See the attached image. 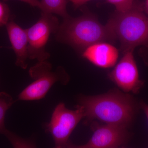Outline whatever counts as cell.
<instances>
[{
    "label": "cell",
    "mask_w": 148,
    "mask_h": 148,
    "mask_svg": "<svg viewBox=\"0 0 148 148\" xmlns=\"http://www.w3.org/2000/svg\"><path fill=\"white\" fill-rule=\"evenodd\" d=\"M79 105L83 108L87 120L97 119L106 124L127 127L131 123L135 105L130 95L121 92H109L96 96H81Z\"/></svg>",
    "instance_id": "obj_1"
},
{
    "label": "cell",
    "mask_w": 148,
    "mask_h": 148,
    "mask_svg": "<svg viewBox=\"0 0 148 148\" xmlns=\"http://www.w3.org/2000/svg\"><path fill=\"white\" fill-rule=\"evenodd\" d=\"M58 41L83 51L89 46L100 42H113L116 40L108 26L103 25L92 15L85 14L64 19L55 34Z\"/></svg>",
    "instance_id": "obj_2"
},
{
    "label": "cell",
    "mask_w": 148,
    "mask_h": 148,
    "mask_svg": "<svg viewBox=\"0 0 148 148\" xmlns=\"http://www.w3.org/2000/svg\"><path fill=\"white\" fill-rule=\"evenodd\" d=\"M106 24L120 42L123 53L138 46H148V17L135 2L127 11H116Z\"/></svg>",
    "instance_id": "obj_3"
},
{
    "label": "cell",
    "mask_w": 148,
    "mask_h": 148,
    "mask_svg": "<svg viewBox=\"0 0 148 148\" xmlns=\"http://www.w3.org/2000/svg\"><path fill=\"white\" fill-rule=\"evenodd\" d=\"M52 64L47 60L38 61L29 70V75L34 81L22 90L18 96L19 101H37L42 99L56 83L66 84L69 76L64 69L58 67L52 71Z\"/></svg>",
    "instance_id": "obj_4"
},
{
    "label": "cell",
    "mask_w": 148,
    "mask_h": 148,
    "mask_svg": "<svg viewBox=\"0 0 148 148\" xmlns=\"http://www.w3.org/2000/svg\"><path fill=\"white\" fill-rule=\"evenodd\" d=\"M84 111L78 105L74 110H69L60 103L54 109L50 121L45 125L46 132L51 135L55 147L70 148L69 138L80 121L84 118Z\"/></svg>",
    "instance_id": "obj_5"
},
{
    "label": "cell",
    "mask_w": 148,
    "mask_h": 148,
    "mask_svg": "<svg viewBox=\"0 0 148 148\" xmlns=\"http://www.w3.org/2000/svg\"><path fill=\"white\" fill-rule=\"evenodd\" d=\"M59 26L58 18L53 14L41 12L38 21L27 29L28 58L41 61L47 60L50 57L46 46L50 35L55 34Z\"/></svg>",
    "instance_id": "obj_6"
},
{
    "label": "cell",
    "mask_w": 148,
    "mask_h": 148,
    "mask_svg": "<svg viewBox=\"0 0 148 148\" xmlns=\"http://www.w3.org/2000/svg\"><path fill=\"white\" fill-rule=\"evenodd\" d=\"M133 51L123 53V56L109 76L125 92L137 93L143 86L139 78V71L134 58Z\"/></svg>",
    "instance_id": "obj_7"
},
{
    "label": "cell",
    "mask_w": 148,
    "mask_h": 148,
    "mask_svg": "<svg viewBox=\"0 0 148 148\" xmlns=\"http://www.w3.org/2000/svg\"><path fill=\"white\" fill-rule=\"evenodd\" d=\"M93 133L86 144L79 145H71L70 148H114L124 145L128 135L126 127L115 125L92 124Z\"/></svg>",
    "instance_id": "obj_8"
},
{
    "label": "cell",
    "mask_w": 148,
    "mask_h": 148,
    "mask_svg": "<svg viewBox=\"0 0 148 148\" xmlns=\"http://www.w3.org/2000/svg\"><path fill=\"white\" fill-rule=\"evenodd\" d=\"M82 56L95 66L107 69L116 64L119 51L109 42H100L86 47L82 52Z\"/></svg>",
    "instance_id": "obj_9"
},
{
    "label": "cell",
    "mask_w": 148,
    "mask_h": 148,
    "mask_svg": "<svg viewBox=\"0 0 148 148\" xmlns=\"http://www.w3.org/2000/svg\"><path fill=\"white\" fill-rule=\"evenodd\" d=\"M9 38L16 56L15 64L23 69L28 67V38L27 29L21 28L13 20L6 25Z\"/></svg>",
    "instance_id": "obj_10"
},
{
    "label": "cell",
    "mask_w": 148,
    "mask_h": 148,
    "mask_svg": "<svg viewBox=\"0 0 148 148\" xmlns=\"http://www.w3.org/2000/svg\"><path fill=\"white\" fill-rule=\"evenodd\" d=\"M40 9L42 12L55 14L64 19L70 16L66 10L68 0H41Z\"/></svg>",
    "instance_id": "obj_11"
},
{
    "label": "cell",
    "mask_w": 148,
    "mask_h": 148,
    "mask_svg": "<svg viewBox=\"0 0 148 148\" xmlns=\"http://www.w3.org/2000/svg\"><path fill=\"white\" fill-rule=\"evenodd\" d=\"M14 103L13 98L5 92H0V133L4 135L7 139H10L14 133L6 128L5 118L7 111Z\"/></svg>",
    "instance_id": "obj_12"
},
{
    "label": "cell",
    "mask_w": 148,
    "mask_h": 148,
    "mask_svg": "<svg viewBox=\"0 0 148 148\" xmlns=\"http://www.w3.org/2000/svg\"><path fill=\"white\" fill-rule=\"evenodd\" d=\"M13 17L8 6L0 1V27L6 26L9 21L13 20Z\"/></svg>",
    "instance_id": "obj_13"
},
{
    "label": "cell",
    "mask_w": 148,
    "mask_h": 148,
    "mask_svg": "<svg viewBox=\"0 0 148 148\" xmlns=\"http://www.w3.org/2000/svg\"><path fill=\"white\" fill-rule=\"evenodd\" d=\"M107 2L114 6L116 11L125 12L129 10L134 5V0H106Z\"/></svg>",
    "instance_id": "obj_14"
},
{
    "label": "cell",
    "mask_w": 148,
    "mask_h": 148,
    "mask_svg": "<svg viewBox=\"0 0 148 148\" xmlns=\"http://www.w3.org/2000/svg\"><path fill=\"white\" fill-rule=\"evenodd\" d=\"M10 0H3V2L8 1ZM29 4L33 7H38L40 8V2L38 0H18Z\"/></svg>",
    "instance_id": "obj_15"
},
{
    "label": "cell",
    "mask_w": 148,
    "mask_h": 148,
    "mask_svg": "<svg viewBox=\"0 0 148 148\" xmlns=\"http://www.w3.org/2000/svg\"><path fill=\"white\" fill-rule=\"evenodd\" d=\"M91 0H70L76 8L81 6L87 2Z\"/></svg>",
    "instance_id": "obj_16"
},
{
    "label": "cell",
    "mask_w": 148,
    "mask_h": 148,
    "mask_svg": "<svg viewBox=\"0 0 148 148\" xmlns=\"http://www.w3.org/2000/svg\"><path fill=\"white\" fill-rule=\"evenodd\" d=\"M142 107L148 121V105L145 103H142Z\"/></svg>",
    "instance_id": "obj_17"
},
{
    "label": "cell",
    "mask_w": 148,
    "mask_h": 148,
    "mask_svg": "<svg viewBox=\"0 0 148 148\" xmlns=\"http://www.w3.org/2000/svg\"><path fill=\"white\" fill-rule=\"evenodd\" d=\"M144 10L148 15V0H146L145 6H144Z\"/></svg>",
    "instance_id": "obj_18"
}]
</instances>
